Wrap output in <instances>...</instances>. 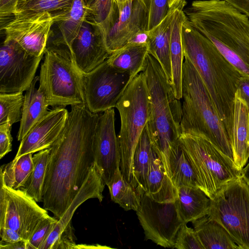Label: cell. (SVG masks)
Returning <instances> with one entry per match:
<instances>
[{"label":"cell","instance_id":"6da1fadb","mask_svg":"<svg viewBox=\"0 0 249 249\" xmlns=\"http://www.w3.org/2000/svg\"><path fill=\"white\" fill-rule=\"evenodd\" d=\"M99 115L91 112L85 104L71 106L63 131L49 148L42 202L58 219L94 164L93 141Z\"/></svg>","mask_w":249,"mask_h":249},{"label":"cell","instance_id":"7a4b0ae2","mask_svg":"<svg viewBox=\"0 0 249 249\" xmlns=\"http://www.w3.org/2000/svg\"><path fill=\"white\" fill-rule=\"evenodd\" d=\"M243 75L249 77V17L225 0H196L184 11Z\"/></svg>","mask_w":249,"mask_h":249},{"label":"cell","instance_id":"3957f363","mask_svg":"<svg viewBox=\"0 0 249 249\" xmlns=\"http://www.w3.org/2000/svg\"><path fill=\"white\" fill-rule=\"evenodd\" d=\"M181 35L184 56L191 61L201 78L231 145L235 97L242 75L187 18Z\"/></svg>","mask_w":249,"mask_h":249},{"label":"cell","instance_id":"277c9868","mask_svg":"<svg viewBox=\"0 0 249 249\" xmlns=\"http://www.w3.org/2000/svg\"><path fill=\"white\" fill-rule=\"evenodd\" d=\"M150 101V117L146 124L152 148L171 178V168L179 149L181 134V101L158 61L148 53L142 71Z\"/></svg>","mask_w":249,"mask_h":249},{"label":"cell","instance_id":"5b68a950","mask_svg":"<svg viewBox=\"0 0 249 249\" xmlns=\"http://www.w3.org/2000/svg\"><path fill=\"white\" fill-rule=\"evenodd\" d=\"M181 134L203 137L233 161L229 136L210 95L191 61L184 57L181 89Z\"/></svg>","mask_w":249,"mask_h":249},{"label":"cell","instance_id":"8992f818","mask_svg":"<svg viewBox=\"0 0 249 249\" xmlns=\"http://www.w3.org/2000/svg\"><path fill=\"white\" fill-rule=\"evenodd\" d=\"M115 107L121 120L118 137L120 169L126 181L133 187V161L136 146L150 117V101L144 73L131 80Z\"/></svg>","mask_w":249,"mask_h":249},{"label":"cell","instance_id":"52a82bcc","mask_svg":"<svg viewBox=\"0 0 249 249\" xmlns=\"http://www.w3.org/2000/svg\"><path fill=\"white\" fill-rule=\"evenodd\" d=\"M179 146L193 169L200 188L210 199L241 175V170L234 161L203 137L181 134Z\"/></svg>","mask_w":249,"mask_h":249},{"label":"cell","instance_id":"ba28073f","mask_svg":"<svg viewBox=\"0 0 249 249\" xmlns=\"http://www.w3.org/2000/svg\"><path fill=\"white\" fill-rule=\"evenodd\" d=\"M39 88L49 106L85 104L82 73L73 62L52 51L46 50L39 75Z\"/></svg>","mask_w":249,"mask_h":249},{"label":"cell","instance_id":"9c48e42d","mask_svg":"<svg viewBox=\"0 0 249 249\" xmlns=\"http://www.w3.org/2000/svg\"><path fill=\"white\" fill-rule=\"evenodd\" d=\"M208 215L225 228L240 249H249V186L241 175L211 199Z\"/></svg>","mask_w":249,"mask_h":249},{"label":"cell","instance_id":"30bf717a","mask_svg":"<svg viewBox=\"0 0 249 249\" xmlns=\"http://www.w3.org/2000/svg\"><path fill=\"white\" fill-rule=\"evenodd\" d=\"M133 79L113 68L106 60L89 72L82 73L85 105L94 113L115 107Z\"/></svg>","mask_w":249,"mask_h":249},{"label":"cell","instance_id":"8fae6325","mask_svg":"<svg viewBox=\"0 0 249 249\" xmlns=\"http://www.w3.org/2000/svg\"><path fill=\"white\" fill-rule=\"evenodd\" d=\"M136 214L145 240H150L164 248H174L177 233L185 223L180 214L176 200L159 202L144 194Z\"/></svg>","mask_w":249,"mask_h":249},{"label":"cell","instance_id":"7c38bea8","mask_svg":"<svg viewBox=\"0 0 249 249\" xmlns=\"http://www.w3.org/2000/svg\"><path fill=\"white\" fill-rule=\"evenodd\" d=\"M0 184V228L13 229L28 241L40 221L49 215L47 210L22 190Z\"/></svg>","mask_w":249,"mask_h":249},{"label":"cell","instance_id":"4fadbf2b","mask_svg":"<svg viewBox=\"0 0 249 249\" xmlns=\"http://www.w3.org/2000/svg\"><path fill=\"white\" fill-rule=\"evenodd\" d=\"M44 55H33L16 41L5 38L0 49V93L26 91Z\"/></svg>","mask_w":249,"mask_h":249},{"label":"cell","instance_id":"5bb4252c","mask_svg":"<svg viewBox=\"0 0 249 249\" xmlns=\"http://www.w3.org/2000/svg\"><path fill=\"white\" fill-rule=\"evenodd\" d=\"M53 20L47 12L14 17L0 30L5 38L13 39L29 53L44 54Z\"/></svg>","mask_w":249,"mask_h":249},{"label":"cell","instance_id":"9a60e30c","mask_svg":"<svg viewBox=\"0 0 249 249\" xmlns=\"http://www.w3.org/2000/svg\"><path fill=\"white\" fill-rule=\"evenodd\" d=\"M93 149L94 164L107 185L116 172L120 169V152L115 132L114 108L99 115Z\"/></svg>","mask_w":249,"mask_h":249},{"label":"cell","instance_id":"2e32d148","mask_svg":"<svg viewBox=\"0 0 249 249\" xmlns=\"http://www.w3.org/2000/svg\"><path fill=\"white\" fill-rule=\"evenodd\" d=\"M71 53L74 64L81 73L89 72L111 54L105 32L88 15L73 42Z\"/></svg>","mask_w":249,"mask_h":249},{"label":"cell","instance_id":"e0dca14e","mask_svg":"<svg viewBox=\"0 0 249 249\" xmlns=\"http://www.w3.org/2000/svg\"><path fill=\"white\" fill-rule=\"evenodd\" d=\"M89 14L88 0H74L70 10L52 16L53 22L46 50L55 52L74 63L72 44Z\"/></svg>","mask_w":249,"mask_h":249},{"label":"cell","instance_id":"ac0fdd59","mask_svg":"<svg viewBox=\"0 0 249 249\" xmlns=\"http://www.w3.org/2000/svg\"><path fill=\"white\" fill-rule=\"evenodd\" d=\"M148 11L143 0H128L118 8L117 17L106 34L111 54L124 47L138 32L147 30Z\"/></svg>","mask_w":249,"mask_h":249},{"label":"cell","instance_id":"d6986e66","mask_svg":"<svg viewBox=\"0 0 249 249\" xmlns=\"http://www.w3.org/2000/svg\"><path fill=\"white\" fill-rule=\"evenodd\" d=\"M69 115L64 107L50 110L20 141L15 158L49 148L63 131Z\"/></svg>","mask_w":249,"mask_h":249},{"label":"cell","instance_id":"ffe728a7","mask_svg":"<svg viewBox=\"0 0 249 249\" xmlns=\"http://www.w3.org/2000/svg\"><path fill=\"white\" fill-rule=\"evenodd\" d=\"M105 185L100 174L94 164L77 195L63 216L58 219L40 249H51L60 234L67 225L71 222L74 213L83 203L90 198H97L100 202H102L103 199L102 193Z\"/></svg>","mask_w":249,"mask_h":249},{"label":"cell","instance_id":"44dd1931","mask_svg":"<svg viewBox=\"0 0 249 249\" xmlns=\"http://www.w3.org/2000/svg\"><path fill=\"white\" fill-rule=\"evenodd\" d=\"M233 161L242 170L249 158V108L235 94L231 139Z\"/></svg>","mask_w":249,"mask_h":249},{"label":"cell","instance_id":"7402d4cb","mask_svg":"<svg viewBox=\"0 0 249 249\" xmlns=\"http://www.w3.org/2000/svg\"><path fill=\"white\" fill-rule=\"evenodd\" d=\"M185 3L175 9L171 23L170 59L172 71L171 84L176 97L181 100L183 64L184 58L182 43V28L187 18L183 10Z\"/></svg>","mask_w":249,"mask_h":249},{"label":"cell","instance_id":"603a6c76","mask_svg":"<svg viewBox=\"0 0 249 249\" xmlns=\"http://www.w3.org/2000/svg\"><path fill=\"white\" fill-rule=\"evenodd\" d=\"M179 5L171 7L162 20L156 26L148 30L149 36L148 53L158 61L171 83L172 71L170 46L171 23L174 11Z\"/></svg>","mask_w":249,"mask_h":249},{"label":"cell","instance_id":"cb8c5ba5","mask_svg":"<svg viewBox=\"0 0 249 249\" xmlns=\"http://www.w3.org/2000/svg\"><path fill=\"white\" fill-rule=\"evenodd\" d=\"M159 202L175 201L177 188L167 175L164 165L157 154L152 149L145 193Z\"/></svg>","mask_w":249,"mask_h":249},{"label":"cell","instance_id":"d4e9b609","mask_svg":"<svg viewBox=\"0 0 249 249\" xmlns=\"http://www.w3.org/2000/svg\"><path fill=\"white\" fill-rule=\"evenodd\" d=\"M39 76H36L30 87L26 90L22 114L17 139L21 141L32 127L49 111V104L42 90L37 89Z\"/></svg>","mask_w":249,"mask_h":249},{"label":"cell","instance_id":"484cf974","mask_svg":"<svg viewBox=\"0 0 249 249\" xmlns=\"http://www.w3.org/2000/svg\"><path fill=\"white\" fill-rule=\"evenodd\" d=\"M191 222L204 249H240L225 228L209 215Z\"/></svg>","mask_w":249,"mask_h":249},{"label":"cell","instance_id":"4316f807","mask_svg":"<svg viewBox=\"0 0 249 249\" xmlns=\"http://www.w3.org/2000/svg\"><path fill=\"white\" fill-rule=\"evenodd\" d=\"M176 200L181 217L185 223L208 213L211 199L198 187L183 186L178 188Z\"/></svg>","mask_w":249,"mask_h":249},{"label":"cell","instance_id":"83f0119b","mask_svg":"<svg viewBox=\"0 0 249 249\" xmlns=\"http://www.w3.org/2000/svg\"><path fill=\"white\" fill-rule=\"evenodd\" d=\"M148 49L144 45H125L112 53L107 61L116 70L133 78L144 69Z\"/></svg>","mask_w":249,"mask_h":249},{"label":"cell","instance_id":"f1b7e54d","mask_svg":"<svg viewBox=\"0 0 249 249\" xmlns=\"http://www.w3.org/2000/svg\"><path fill=\"white\" fill-rule=\"evenodd\" d=\"M152 149L146 125L136 146L133 161V188L140 199L147 191Z\"/></svg>","mask_w":249,"mask_h":249},{"label":"cell","instance_id":"f546056e","mask_svg":"<svg viewBox=\"0 0 249 249\" xmlns=\"http://www.w3.org/2000/svg\"><path fill=\"white\" fill-rule=\"evenodd\" d=\"M33 154L29 153L22 155L1 165L0 181L14 189H21L23 187L34 169Z\"/></svg>","mask_w":249,"mask_h":249},{"label":"cell","instance_id":"4dcf8cb0","mask_svg":"<svg viewBox=\"0 0 249 249\" xmlns=\"http://www.w3.org/2000/svg\"><path fill=\"white\" fill-rule=\"evenodd\" d=\"M107 185L114 202L125 211L138 210L141 199L135 189L124 179L121 169L116 172Z\"/></svg>","mask_w":249,"mask_h":249},{"label":"cell","instance_id":"1f68e13d","mask_svg":"<svg viewBox=\"0 0 249 249\" xmlns=\"http://www.w3.org/2000/svg\"><path fill=\"white\" fill-rule=\"evenodd\" d=\"M50 154L49 148L33 156L34 169L26 184L21 190L37 202L42 201V190Z\"/></svg>","mask_w":249,"mask_h":249},{"label":"cell","instance_id":"d6a6232c","mask_svg":"<svg viewBox=\"0 0 249 249\" xmlns=\"http://www.w3.org/2000/svg\"><path fill=\"white\" fill-rule=\"evenodd\" d=\"M74 0H18L14 17L41 12L52 16L70 10Z\"/></svg>","mask_w":249,"mask_h":249},{"label":"cell","instance_id":"836d02e7","mask_svg":"<svg viewBox=\"0 0 249 249\" xmlns=\"http://www.w3.org/2000/svg\"><path fill=\"white\" fill-rule=\"evenodd\" d=\"M171 179L177 189L183 186L200 188L193 169L180 147L172 166Z\"/></svg>","mask_w":249,"mask_h":249},{"label":"cell","instance_id":"e575fe53","mask_svg":"<svg viewBox=\"0 0 249 249\" xmlns=\"http://www.w3.org/2000/svg\"><path fill=\"white\" fill-rule=\"evenodd\" d=\"M118 8L115 0H93L89 6L88 16L106 34L115 21Z\"/></svg>","mask_w":249,"mask_h":249},{"label":"cell","instance_id":"d590c367","mask_svg":"<svg viewBox=\"0 0 249 249\" xmlns=\"http://www.w3.org/2000/svg\"><path fill=\"white\" fill-rule=\"evenodd\" d=\"M24 100L23 92L0 93V124L20 122Z\"/></svg>","mask_w":249,"mask_h":249},{"label":"cell","instance_id":"8d00e7d4","mask_svg":"<svg viewBox=\"0 0 249 249\" xmlns=\"http://www.w3.org/2000/svg\"><path fill=\"white\" fill-rule=\"evenodd\" d=\"M174 248L177 249H204L194 229L184 223L179 229Z\"/></svg>","mask_w":249,"mask_h":249},{"label":"cell","instance_id":"74e56055","mask_svg":"<svg viewBox=\"0 0 249 249\" xmlns=\"http://www.w3.org/2000/svg\"><path fill=\"white\" fill-rule=\"evenodd\" d=\"M148 11L147 30L158 25L165 17L170 7L169 0H143Z\"/></svg>","mask_w":249,"mask_h":249},{"label":"cell","instance_id":"f35d334b","mask_svg":"<svg viewBox=\"0 0 249 249\" xmlns=\"http://www.w3.org/2000/svg\"><path fill=\"white\" fill-rule=\"evenodd\" d=\"M57 221L55 217L48 215L40 221L28 240L35 249H40Z\"/></svg>","mask_w":249,"mask_h":249},{"label":"cell","instance_id":"ab89813d","mask_svg":"<svg viewBox=\"0 0 249 249\" xmlns=\"http://www.w3.org/2000/svg\"><path fill=\"white\" fill-rule=\"evenodd\" d=\"M76 237L71 222L70 223L54 243L51 249H74Z\"/></svg>","mask_w":249,"mask_h":249},{"label":"cell","instance_id":"60d3db41","mask_svg":"<svg viewBox=\"0 0 249 249\" xmlns=\"http://www.w3.org/2000/svg\"><path fill=\"white\" fill-rule=\"evenodd\" d=\"M12 124L9 122L0 124V159L12 151L13 138Z\"/></svg>","mask_w":249,"mask_h":249},{"label":"cell","instance_id":"b9f144b4","mask_svg":"<svg viewBox=\"0 0 249 249\" xmlns=\"http://www.w3.org/2000/svg\"><path fill=\"white\" fill-rule=\"evenodd\" d=\"M18 0H0V16L2 28L5 24V21L10 18H13Z\"/></svg>","mask_w":249,"mask_h":249},{"label":"cell","instance_id":"7bdbcfd3","mask_svg":"<svg viewBox=\"0 0 249 249\" xmlns=\"http://www.w3.org/2000/svg\"><path fill=\"white\" fill-rule=\"evenodd\" d=\"M0 244H11L23 239L16 231L8 228H0Z\"/></svg>","mask_w":249,"mask_h":249},{"label":"cell","instance_id":"ee69618b","mask_svg":"<svg viewBox=\"0 0 249 249\" xmlns=\"http://www.w3.org/2000/svg\"><path fill=\"white\" fill-rule=\"evenodd\" d=\"M236 93L249 108V77L241 76Z\"/></svg>","mask_w":249,"mask_h":249},{"label":"cell","instance_id":"f6af8a7d","mask_svg":"<svg viewBox=\"0 0 249 249\" xmlns=\"http://www.w3.org/2000/svg\"><path fill=\"white\" fill-rule=\"evenodd\" d=\"M149 36L148 30L138 32L131 37L125 45H144L148 47ZM124 45V46H125Z\"/></svg>","mask_w":249,"mask_h":249},{"label":"cell","instance_id":"bcb514c9","mask_svg":"<svg viewBox=\"0 0 249 249\" xmlns=\"http://www.w3.org/2000/svg\"><path fill=\"white\" fill-rule=\"evenodd\" d=\"M0 249H35L28 241L24 239L11 244H0Z\"/></svg>","mask_w":249,"mask_h":249},{"label":"cell","instance_id":"7dc6e473","mask_svg":"<svg viewBox=\"0 0 249 249\" xmlns=\"http://www.w3.org/2000/svg\"><path fill=\"white\" fill-rule=\"evenodd\" d=\"M249 17V0H225Z\"/></svg>","mask_w":249,"mask_h":249},{"label":"cell","instance_id":"c3c4849f","mask_svg":"<svg viewBox=\"0 0 249 249\" xmlns=\"http://www.w3.org/2000/svg\"><path fill=\"white\" fill-rule=\"evenodd\" d=\"M106 249L110 248V247L102 246L99 244H93V245H87V244H76L74 249Z\"/></svg>","mask_w":249,"mask_h":249},{"label":"cell","instance_id":"681fc988","mask_svg":"<svg viewBox=\"0 0 249 249\" xmlns=\"http://www.w3.org/2000/svg\"><path fill=\"white\" fill-rule=\"evenodd\" d=\"M241 176L249 186V162L241 170Z\"/></svg>","mask_w":249,"mask_h":249},{"label":"cell","instance_id":"f907efd6","mask_svg":"<svg viewBox=\"0 0 249 249\" xmlns=\"http://www.w3.org/2000/svg\"><path fill=\"white\" fill-rule=\"evenodd\" d=\"M182 3H186V0H169V6L170 8Z\"/></svg>","mask_w":249,"mask_h":249},{"label":"cell","instance_id":"816d5d0a","mask_svg":"<svg viewBox=\"0 0 249 249\" xmlns=\"http://www.w3.org/2000/svg\"><path fill=\"white\" fill-rule=\"evenodd\" d=\"M128 0H115L118 8H120L124 3H125Z\"/></svg>","mask_w":249,"mask_h":249},{"label":"cell","instance_id":"f5cc1de1","mask_svg":"<svg viewBox=\"0 0 249 249\" xmlns=\"http://www.w3.org/2000/svg\"><path fill=\"white\" fill-rule=\"evenodd\" d=\"M92 1L93 0H88L89 5H90L91 4Z\"/></svg>","mask_w":249,"mask_h":249}]
</instances>
